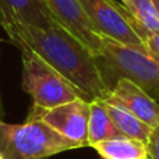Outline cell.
<instances>
[{
    "label": "cell",
    "instance_id": "cell-16",
    "mask_svg": "<svg viewBox=\"0 0 159 159\" xmlns=\"http://www.w3.org/2000/svg\"><path fill=\"white\" fill-rule=\"evenodd\" d=\"M154 4H155V7H157L158 14H159V0H154Z\"/></svg>",
    "mask_w": 159,
    "mask_h": 159
},
{
    "label": "cell",
    "instance_id": "cell-10",
    "mask_svg": "<svg viewBox=\"0 0 159 159\" xmlns=\"http://www.w3.org/2000/svg\"><path fill=\"white\" fill-rule=\"evenodd\" d=\"M102 159H148L147 144L129 137H117L92 145Z\"/></svg>",
    "mask_w": 159,
    "mask_h": 159
},
{
    "label": "cell",
    "instance_id": "cell-12",
    "mask_svg": "<svg viewBox=\"0 0 159 159\" xmlns=\"http://www.w3.org/2000/svg\"><path fill=\"white\" fill-rule=\"evenodd\" d=\"M123 7L135 22L140 38L144 41L152 34H159V14L154 0H126Z\"/></svg>",
    "mask_w": 159,
    "mask_h": 159
},
{
    "label": "cell",
    "instance_id": "cell-5",
    "mask_svg": "<svg viewBox=\"0 0 159 159\" xmlns=\"http://www.w3.org/2000/svg\"><path fill=\"white\" fill-rule=\"evenodd\" d=\"M78 3L99 35L148 55L145 43L135 30L134 20L123 4L113 0H78Z\"/></svg>",
    "mask_w": 159,
    "mask_h": 159
},
{
    "label": "cell",
    "instance_id": "cell-1",
    "mask_svg": "<svg viewBox=\"0 0 159 159\" xmlns=\"http://www.w3.org/2000/svg\"><path fill=\"white\" fill-rule=\"evenodd\" d=\"M13 45H25L71 82L88 102L105 101L110 91L105 84L96 57L74 34L57 21L48 30L22 24H2Z\"/></svg>",
    "mask_w": 159,
    "mask_h": 159
},
{
    "label": "cell",
    "instance_id": "cell-14",
    "mask_svg": "<svg viewBox=\"0 0 159 159\" xmlns=\"http://www.w3.org/2000/svg\"><path fill=\"white\" fill-rule=\"evenodd\" d=\"M148 159H159V126L152 129L149 140L147 143Z\"/></svg>",
    "mask_w": 159,
    "mask_h": 159
},
{
    "label": "cell",
    "instance_id": "cell-3",
    "mask_svg": "<svg viewBox=\"0 0 159 159\" xmlns=\"http://www.w3.org/2000/svg\"><path fill=\"white\" fill-rule=\"evenodd\" d=\"M81 148L38 119H27L22 124L0 120V155L3 159H43Z\"/></svg>",
    "mask_w": 159,
    "mask_h": 159
},
{
    "label": "cell",
    "instance_id": "cell-9",
    "mask_svg": "<svg viewBox=\"0 0 159 159\" xmlns=\"http://www.w3.org/2000/svg\"><path fill=\"white\" fill-rule=\"evenodd\" d=\"M6 22L48 30L56 20L42 0H0V24Z\"/></svg>",
    "mask_w": 159,
    "mask_h": 159
},
{
    "label": "cell",
    "instance_id": "cell-7",
    "mask_svg": "<svg viewBox=\"0 0 159 159\" xmlns=\"http://www.w3.org/2000/svg\"><path fill=\"white\" fill-rule=\"evenodd\" d=\"M49 13L55 17V20L61 24L66 30L82 41L95 57L101 52L102 38L88 17L85 16L78 0H42Z\"/></svg>",
    "mask_w": 159,
    "mask_h": 159
},
{
    "label": "cell",
    "instance_id": "cell-6",
    "mask_svg": "<svg viewBox=\"0 0 159 159\" xmlns=\"http://www.w3.org/2000/svg\"><path fill=\"white\" fill-rule=\"evenodd\" d=\"M91 115V102L75 99L52 109H31L28 119H38L50 126L55 131L69 138L80 147H88V121Z\"/></svg>",
    "mask_w": 159,
    "mask_h": 159
},
{
    "label": "cell",
    "instance_id": "cell-8",
    "mask_svg": "<svg viewBox=\"0 0 159 159\" xmlns=\"http://www.w3.org/2000/svg\"><path fill=\"white\" fill-rule=\"evenodd\" d=\"M105 102L126 109L152 129L159 126V102L129 80H119Z\"/></svg>",
    "mask_w": 159,
    "mask_h": 159
},
{
    "label": "cell",
    "instance_id": "cell-17",
    "mask_svg": "<svg viewBox=\"0 0 159 159\" xmlns=\"http://www.w3.org/2000/svg\"><path fill=\"white\" fill-rule=\"evenodd\" d=\"M0 159H3V158H2V155H0Z\"/></svg>",
    "mask_w": 159,
    "mask_h": 159
},
{
    "label": "cell",
    "instance_id": "cell-18",
    "mask_svg": "<svg viewBox=\"0 0 159 159\" xmlns=\"http://www.w3.org/2000/svg\"><path fill=\"white\" fill-rule=\"evenodd\" d=\"M121 2H126V0H121Z\"/></svg>",
    "mask_w": 159,
    "mask_h": 159
},
{
    "label": "cell",
    "instance_id": "cell-2",
    "mask_svg": "<svg viewBox=\"0 0 159 159\" xmlns=\"http://www.w3.org/2000/svg\"><path fill=\"white\" fill-rule=\"evenodd\" d=\"M96 63L109 91L119 80H129L159 102V63L149 55L102 36Z\"/></svg>",
    "mask_w": 159,
    "mask_h": 159
},
{
    "label": "cell",
    "instance_id": "cell-13",
    "mask_svg": "<svg viewBox=\"0 0 159 159\" xmlns=\"http://www.w3.org/2000/svg\"><path fill=\"white\" fill-rule=\"evenodd\" d=\"M105 106H106L110 119L124 137L134 138V140L143 141L145 144L148 143L149 135L152 133V127H149L148 124H145L140 119L135 117L134 115H131L130 112H127L126 109L117 106V105L105 102Z\"/></svg>",
    "mask_w": 159,
    "mask_h": 159
},
{
    "label": "cell",
    "instance_id": "cell-15",
    "mask_svg": "<svg viewBox=\"0 0 159 159\" xmlns=\"http://www.w3.org/2000/svg\"><path fill=\"white\" fill-rule=\"evenodd\" d=\"M145 46L148 49V55L159 63V34H152L145 39Z\"/></svg>",
    "mask_w": 159,
    "mask_h": 159
},
{
    "label": "cell",
    "instance_id": "cell-11",
    "mask_svg": "<svg viewBox=\"0 0 159 159\" xmlns=\"http://www.w3.org/2000/svg\"><path fill=\"white\" fill-rule=\"evenodd\" d=\"M124 137L113 120L110 119L103 101L91 102V115L88 121V147H92L101 141Z\"/></svg>",
    "mask_w": 159,
    "mask_h": 159
},
{
    "label": "cell",
    "instance_id": "cell-19",
    "mask_svg": "<svg viewBox=\"0 0 159 159\" xmlns=\"http://www.w3.org/2000/svg\"><path fill=\"white\" fill-rule=\"evenodd\" d=\"M0 120H2V119H0Z\"/></svg>",
    "mask_w": 159,
    "mask_h": 159
},
{
    "label": "cell",
    "instance_id": "cell-4",
    "mask_svg": "<svg viewBox=\"0 0 159 159\" xmlns=\"http://www.w3.org/2000/svg\"><path fill=\"white\" fill-rule=\"evenodd\" d=\"M21 50L22 88L32 98V106L52 109L75 99H84L78 89L48 61L25 45H16Z\"/></svg>",
    "mask_w": 159,
    "mask_h": 159
}]
</instances>
